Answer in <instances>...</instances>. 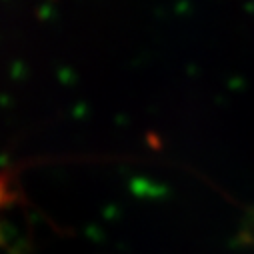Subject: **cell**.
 <instances>
[]
</instances>
